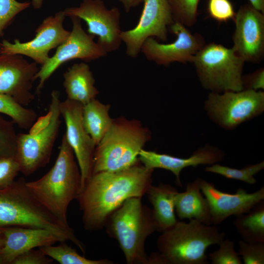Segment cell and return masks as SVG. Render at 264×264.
<instances>
[{"instance_id": "6da1fadb", "label": "cell", "mask_w": 264, "mask_h": 264, "mask_svg": "<svg viewBox=\"0 0 264 264\" xmlns=\"http://www.w3.org/2000/svg\"><path fill=\"white\" fill-rule=\"evenodd\" d=\"M154 170L139 160L125 170L92 175L77 198L84 228L91 231L102 229L110 215L127 199L141 198L152 185Z\"/></svg>"}, {"instance_id": "7a4b0ae2", "label": "cell", "mask_w": 264, "mask_h": 264, "mask_svg": "<svg viewBox=\"0 0 264 264\" xmlns=\"http://www.w3.org/2000/svg\"><path fill=\"white\" fill-rule=\"evenodd\" d=\"M8 226L47 230L61 242L70 241L85 252V245L76 237L74 230L46 208L23 177L0 188V227Z\"/></svg>"}, {"instance_id": "3957f363", "label": "cell", "mask_w": 264, "mask_h": 264, "mask_svg": "<svg viewBox=\"0 0 264 264\" xmlns=\"http://www.w3.org/2000/svg\"><path fill=\"white\" fill-rule=\"evenodd\" d=\"M225 237L216 225L195 220H177L158 237V252L150 256L152 264H207V248L219 244Z\"/></svg>"}, {"instance_id": "277c9868", "label": "cell", "mask_w": 264, "mask_h": 264, "mask_svg": "<svg viewBox=\"0 0 264 264\" xmlns=\"http://www.w3.org/2000/svg\"><path fill=\"white\" fill-rule=\"evenodd\" d=\"M26 185L38 199L64 223L70 203L77 199L82 188L80 170L74 152L64 134L54 165L40 178Z\"/></svg>"}, {"instance_id": "5b68a950", "label": "cell", "mask_w": 264, "mask_h": 264, "mask_svg": "<svg viewBox=\"0 0 264 264\" xmlns=\"http://www.w3.org/2000/svg\"><path fill=\"white\" fill-rule=\"evenodd\" d=\"M150 130L139 120L113 119L109 130L96 146L92 174L127 169L139 161L138 154L151 139Z\"/></svg>"}, {"instance_id": "8992f818", "label": "cell", "mask_w": 264, "mask_h": 264, "mask_svg": "<svg viewBox=\"0 0 264 264\" xmlns=\"http://www.w3.org/2000/svg\"><path fill=\"white\" fill-rule=\"evenodd\" d=\"M107 233L118 242L128 264H149L146 239L158 231L153 209L141 198L127 199L107 219Z\"/></svg>"}, {"instance_id": "52a82bcc", "label": "cell", "mask_w": 264, "mask_h": 264, "mask_svg": "<svg viewBox=\"0 0 264 264\" xmlns=\"http://www.w3.org/2000/svg\"><path fill=\"white\" fill-rule=\"evenodd\" d=\"M191 63L204 88L218 93L243 89L242 77L245 62L232 48L216 43L205 44Z\"/></svg>"}, {"instance_id": "ba28073f", "label": "cell", "mask_w": 264, "mask_h": 264, "mask_svg": "<svg viewBox=\"0 0 264 264\" xmlns=\"http://www.w3.org/2000/svg\"><path fill=\"white\" fill-rule=\"evenodd\" d=\"M210 119L222 129L232 130L264 111V92L242 89L210 92L204 102Z\"/></svg>"}, {"instance_id": "9c48e42d", "label": "cell", "mask_w": 264, "mask_h": 264, "mask_svg": "<svg viewBox=\"0 0 264 264\" xmlns=\"http://www.w3.org/2000/svg\"><path fill=\"white\" fill-rule=\"evenodd\" d=\"M60 102L59 92L53 90L48 108L51 116L47 126L34 134L17 133L15 158L20 165V172L25 176L46 166L50 160L61 123Z\"/></svg>"}, {"instance_id": "30bf717a", "label": "cell", "mask_w": 264, "mask_h": 264, "mask_svg": "<svg viewBox=\"0 0 264 264\" xmlns=\"http://www.w3.org/2000/svg\"><path fill=\"white\" fill-rule=\"evenodd\" d=\"M63 12L66 16L84 20L88 33L98 37L97 44L107 53L120 47L122 30L118 7L109 9L103 0H83L79 6L67 8Z\"/></svg>"}, {"instance_id": "8fae6325", "label": "cell", "mask_w": 264, "mask_h": 264, "mask_svg": "<svg viewBox=\"0 0 264 264\" xmlns=\"http://www.w3.org/2000/svg\"><path fill=\"white\" fill-rule=\"evenodd\" d=\"M70 18L72 28L69 35L58 46L55 53L42 66L36 75V80H39L36 93L41 92L46 80L63 64L75 59L90 61L104 57L107 54L94 42V36L84 31L80 19L76 17Z\"/></svg>"}, {"instance_id": "7c38bea8", "label": "cell", "mask_w": 264, "mask_h": 264, "mask_svg": "<svg viewBox=\"0 0 264 264\" xmlns=\"http://www.w3.org/2000/svg\"><path fill=\"white\" fill-rule=\"evenodd\" d=\"M141 16L132 29L122 31L121 38L126 47V54L136 57L143 44L149 38L166 41L168 28L174 22L168 0H144Z\"/></svg>"}, {"instance_id": "4fadbf2b", "label": "cell", "mask_w": 264, "mask_h": 264, "mask_svg": "<svg viewBox=\"0 0 264 264\" xmlns=\"http://www.w3.org/2000/svg\"><path fill=\"white\" fill-rule=\"evenodd\" d=\"M65 17L63 11L44 19L36 29L35 38L29 42L22 43L16 39L12 43L3 40L0 44V53L25 55L42 66L49 58L50 50L59 46L70 34L63 27Z\"/></svg>"}, {"instance_id": "5bb4252c", "label": "cell", "mask_w": 264, "mask_h": 264, "mask_svg": "<svg viewBox=\"0 0 264 264\" xmlns=\"http://www.w3.org/2000/svg\"><path fill=\"white\" fill-rule=\"evenodd\" d=\"M176 39L169 44H161L154 38L143 44L141 52L147 60L160 66H168L174 62H192L197 53L205 44L203 38L192 33L183 25L174 22L170 26Z\"/></svg>"}, {"instance_id": "9a60e30c", "label": "cell", "mask_w": 264, "mask_h": 264, "mask_svg": "<svg viewBox=\"0 0 264 264\" xmlns=\"http://www.w3.org/2000/svg\"><path fill=\"white\" fill-rule=\"evenodd\" d=\"M83 105L80 103L68 99L60 104L61 115L66 126L65 134L76 157L81 172V190L92 176L96 147L83 125Z\"/></svg>"}, {"instance_id": "2e32d148", "label": "cell", "mask_w": 264, "mask_h": 264, "mask_svg": "<svg viewBox=\"0 0 264 264\" xmlns=\"http://www.w3.org/2000/svg\"><path fill=\"white\" fill-rule=\"evenodd\" d=\"M233 49L244 61L261 62L264 56V15L251 5L242 6L234 19Z\"/></svg>"}, {"instance_id": "e0dca14e", "label": "cell", "mask_w": 264, "mask_h": 264, "mask_svg": "<svg viewBox=\"0 0 264 264\" xmlns=\"http://www.w3.org/2000/svg\"><path fill=\"white\" fill-rule=\"evenodd\" d=\"M200 186L209 205L212 224L215 225L230 216L238 217L247 213L264 199V186L251 193L239 188L235 194L221 191L214 184L201 178Z\"/></svg>"}, {"instance_id": "ac0fdd59", "label": "cell", "mask_w": 264, "mask_h": 264, "mask_svg": "<svg viewBox=\"0 0 264 264\" xmlns=\"http://www.w3.org/2000/svg\"><path fill=\"white\" fill-rule=\"evenodd\" d=\"M0 57V93L12 96L24 106L34 99L33 83L39 70L35 62L29 63L21 55Z\"/></svg>"}, {"instance_id": "d6986e66", "label": "cell", "mask_w": 264, "mask_h": 264, "mask_svg": "<svg viewBox=\"0 0 264 264\" xmlns=\"http://www.w3.org/2000/svg\"><path fill=\"white\" fill-rule=\"evenodd\" d=\"M0 264H11L22 254L36 247L61 242L51 232L42 228L18 226L0 227Z\"/></svg>"}, {"instance_id": "ffe728a7", "label": "cell", "mask_w": 264, "mask_h": 264, "mask_svg": "<svg viewBox=\"0 0 264 264\" xmlns=\"http://www.w3.org/2000/svg\"><path fill=\"white\" fill-rule=\"evenodd\" d=\"M224 156V153L219 148L205 145L199 148L187 158L159 154L142 149L139 153L138 159L148 169L160 168L171 171L176 177V184L181 187L180 174L183 169L190 166L217 163L222 161Z\"/></svg>"}, {"instance_id": "44dd1931", "label": "cell", "mask_w": 264, "mask_h": 264, "mask_svg": "<svg viewBox=\"0 0 264 264\" xmlns=\"http://www.w3.org/2000/svg\"><path fill=\"white\" fill-rule=\"evenodd\" d=\"M200 177L186 184L183 192H177L174 198L175 209L180 220L195 219L211 225V215L208 202L200 190Z\"/></svg>"}, {"instance_id": "7402d4cb", "label": "cell", "mask_w": 264, "mask_h": 264, "mask_svg": "<svg viewBox=\"0 0 264 264\" xmlns=\"http://www.w3.org/2000/svg\"><path fill=\"white\" fill-rule=\"evenodd\" d=\"M63 86L68 99L83 106L96 98L99 91L89 66L85 63L75 64L63 74Z\"/></svg>"}, {"instance_id": "603a6c76", "label": "cell", "mask_w": 264, "mask_h": 264, "mask_svg": "<svg viewBox=\"0 0 264 264\" xmlns=\"http://www.w3.org/2000/svg\"><path fill=\"white\" fill-rule=\"evenodd\" d=\"M177 192L176 188L164 183H160L157 186L152 185L147 191L146 194L153 207L158 231L162 232L177 221L174 204L175 196Z\"/></svg>"}, {"instance_id": "cb8c5ba5", "label": "cell", "mask_w": 264, "mask_h": 264, "mask_svg": "<svg viewBox=\"0 0 264 264\" xmlns=\"http://www.w3.org/2000/svg\"><path fill=\"white\" fill-rule=\"evenodd\" d=\"M110 106L94 98L83 106L82 120L87 133L96 146L110 127L112 120L109 114Z\"/></svg>"}, {"instance_id": "d4e9b609", "label": "cell", "mask_w": 264, "mask_h": 264, "mask_svg": "<svg viewBox=\"0 0 264 264\" xmlns=\"http://www.w3.org/2000/svg\"><path fill=\"white\" fill-rule=\"evenodd\" d=\"M234 226L246 242H264V201H261L249 212L237 217Z\"/></svg>"}, {"instance_id": "484cf974", "label": "cell", "mask_w": 264, "mask_h": 264, "mask_svg": "<svg viewBox=\"0 0 264 264\" xmlns=\"http://www.w3.org/2000/svg\"><path fill=\"white\" fill-rule=\"evenodd\" d=\"M0 113L5 114L19 128L28 130L38 118L36 112L25 107L12 96L0 93Z\"/></svg>"}, {"instance_id": "4316f807", "label": "cell", "mask_w": 264, "mask_h": 264, "mask_svg": "<svg viewBox=\"0 0 264 264\" xmlns=\"http://www.w3.org/2000/svg\"><path fill=\"white\" fill-rule=\"evenodd\" d=\"M47 256L61 264H112L107 259L93 260L80 255L67 245L66 242H60L56 246L49 245L39 247Z\"/></svg>"}, {"instance_id": "83f0119b", "label": "cell", "mask_w": 264, "mask_h": 264, "mask_svg": "<svg viewBox=\"0 0 264 264\" xmlns=\"http://www.w3.org/2000/svg\"><path fill=\"white\" fill-rule=\"evenodd\" d=\"M264 168V161L248 165L236 169L215 163L206 167L204 171L222 176L228 179H235L253 185L256 183L255 176Z\"/></svg>"}, {"instance_id": "f1b7e54d", "label": "cell", "mask_w": 264, "mask_h": 264, "mask_svg": "<svg viewBox=\"0 0 264 264\" xmlns=\"http://www.w3.org/2000/svg\"><path fill=\"white\" fill-rule=\"evenodd\" d=\"M174 21L186 27L197 22V8L199 0H168Z\"/></svg>"}, {"instance_id": "f546056e", "label": "cell", "mask_w": 264, "mask_h": 264, "mask_svg": "<svg viewBox=\"0 0 264 264\" xmlns=\"http://www.w3.org/2000/svg\"><path fill=\"white\" fill-rule=\"evenodd\" d=\"M17 135L13 122L0 115V158L15 157Z\"/></svg>"}, {"instance_id": "4dcf8cb0", "label": "cell", "mask_w": 264, "mask_h": 264, "mask_svg": "<svg viewBox=\"0 0 264 264\" xmlns=\"http://www.w3.org/2000/svg\"><path fill=\"white\" fill-rule=\"evenodd\" d=\"M219 248L209 254L212 264H242V262L235 250V242L224 239L219 244Z\"/></svg>"}, {"instance_id": "1f68e13d", "label": "cell", "mask_w": 264, "mask_h": 264, "mask_svg": "<svg viewBox=\"0 0 264 264\" xmlns=\"http://www.w3.org/2000/svg\"><path fill=\"white\" fill-rule=\"evenodd\" d=\"M239 255L244 264H264V242H248L240 240L239 242Z\"/></svg>"}, {"instance_id": "d6a6232c", "label": "cell", "mask_w": 264, "mask_h": 264, "mask_svg": "<svg viewBox=\"0 0 264 264\" xmlns=\"http://www.w3.org/2000/svg\"><path fill=\"white\" fill-rule=\"evenodd\" d=\"M28 1L16 0H0V36L7 24L20 12L30 6Z\"/></svg>"}, {"instance_id": "836d02e7", "label": "cell", "mask_w": 264, "mask_h": 264, "mask_svg": "<svg viewBox=\"0 0 264 264\" xmlns=\"http://www.w3.org/2000/svg\"><path fill=\"white\" fill-rule=\"evenodd\" d=\"M207 11L212 19L220 22L234 20L236 14L229 0H208Z\"/></svg>"}, {"instance_id": "e575fe53", "label": "cell", "mask_w": 264, "mask_h": 264, "mask_svg": "<svg viewBox=\"0 0 264 264\" xmlns=\"http://www.w3.org/2000/svg\"><path fill=\"white\" fill-rule=\"evenodd\" d=\"M19 172L20 165L15 157L0 158V188L12 184Z\"/></svg>"}, {"instance_id": "d590c367", "label": "cell", "mask_w": 264, "mask_h": 264, "mask_svg": "<svg viewBox=\"0 0 264 264\" xmlns=\"http://www.w3.org/2000/svg\"><path fill=\"white\" fill-rule=\"evenodd\" d=\"M53 260L40 248L30 249L16 258L11 264H50Z\"/></svg>"}, {"instance_id": "8d00e7d4", "label": "cell", "mask_w": 264, "mask_h": 264, "mask_svg": "<svg viewBox=\"0 0 264 264\" xmlns=\"http://www.w3.org/2000/svg\"><path fill=\"white\" fill-rule=\"evenodd\" d=\"M243 89L262 90L264 89V69L261 68L254 72L242 75Z\"/></svg>"}, {"instance_id": "74e56055", "label": "cell", "mask_w": 264, "mask_h": 264, "mask_svg": "<svg viewBox=\"0 0 264 264\" xmlns=\"http://www.w3.org/2000/svg\"><path fill=\"white\" fill-rule=\"evenodd\" d=\"M51 112L48 110V113L45 115L38 118L29 129V133L34 134L44 129L48 124Z\"/></svg>"}, {"instance_id": "f35d334b", "label": "cell", "mask_w": 264, "mask_h": 264, "mask_svg": "<svg viewBox=\"0 0 264 264\" xmlns=\"http://www.w3.org/2000/svg\"><path fill=\"white\" fill-rule=\"evenodd\" d=\"M123 5L126 12H129L131 9L143 2L144 0H118Z\"/></svg>"}, {"instance_id": "ab89813d", "label": "cell", "mask_w": 264, "mask_h": 264, "mask_svg": "<svg viewBox=\"0 0 264 264\" xmlns=\"http://www.w3.org/2000/svg\"><path fill=\"white\" fill-rule=\"evenodd\" d=\"M251 5L257 10L264 13V0H248Z\"/></svg>"}, {"instance_id": "60d3db41", "label": "cell", "mask_w": 264, "mask_h": 264, "mask_svg": "<svg viewBox=\"0 0 264 264\" xmlns=\"http://www.w3.org/2000/svg\"><path fill=\"white\" fill-rule=\"evenodd\" d=\"M32 3L35 9H39L42 6L43 0H32Z\"/></svg>"}, {"instance_id": "b9f144b4", "label": "cell", "mask_w": 264, "mask_h": 264, "mask_svg": "<svg viewBox=\"0 0 264 264\" xmlns=\"http://www.w3.org/2000/svg\"><path fill=\"white\" fill-rule=\"evenodd\" d=\"M1 236L0 235V247H1Z\"/></svg>"}]
</instances>
